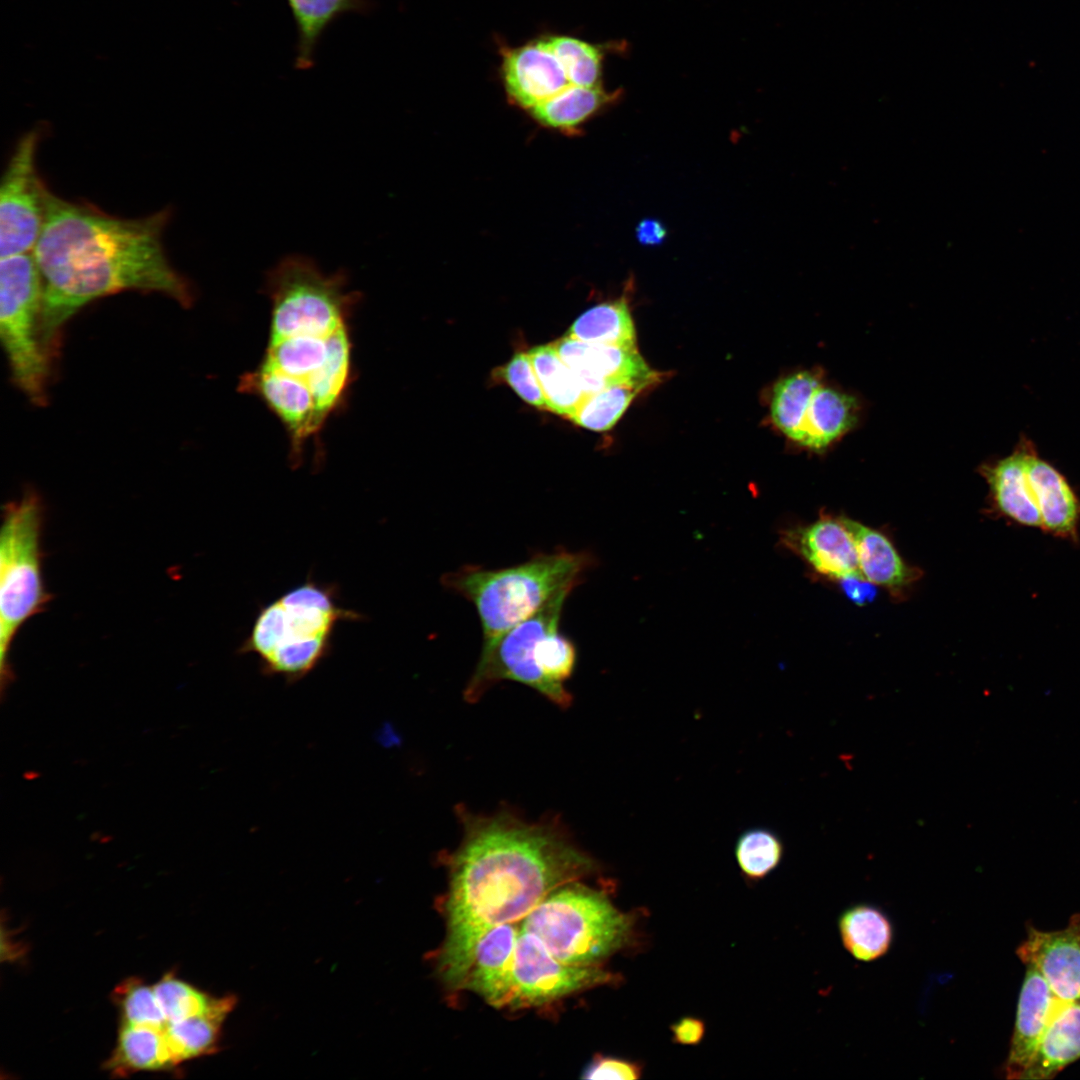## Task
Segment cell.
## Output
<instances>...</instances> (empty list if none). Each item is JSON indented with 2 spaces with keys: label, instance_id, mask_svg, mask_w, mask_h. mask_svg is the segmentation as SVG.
Masks as SVG:
<instances>
[{
  "label": "cell",
  "instance_id": "37",
  "mask_svg": "<svg viewBox=\"0 0 1080 1080\" xmlns=\"http://www.w3.org/2000/svg\"><path fill=\"white\" fill-rule=\"evenodd\" d=\"M496 378L507 383L526 403L546 409V401L529 354L516 353L509 362L495 370Z\"/></svg>",
  "mask_w": 1080,
  "mask_h": 1080
},
{
  "label": "cell",
  "instance_id": "11",
  "mask_svg": "<svg viewBox=\"0 0 1080 1080\" xmlns=\"http://www.w3.org/2000/svg\"><path fill=\"white\" fill-rule=\"evenodd\" d=\"M513 977L512 1009L542 1006L616 980L614 974L599 965L579 966L557 960L534 937L521 930Z\"/></svg>",
  "mask_w": 1080,
  "mask_h": 1080
},
{
  "label": "cell",
  "instance_id": "33",
  "mask_svg": "<svg viewBox=\"0 0 1080 1080\" xmlns=\"http://www.w3.org/2000/svg\"><path fill=\"white\" fill-rule=\"evenodd\" d=\"M783 852V843L778 835L761 827L741 833L735 845L738 867L743 876L751 881L761 880L775 870Z\"/></svg>",
  "mask_w": 1080,
  "mask_h": 1080
},
{
  "label": "cell",
  "instance_id": "6",
  "mask_svg": "<svg viewBox=\"0 0 1080 1080\" xmlns=\"http://www.w3.org/2000/svg\"><path fill=\"white\" fill-rule=\"evenodd\" d=\"M520 930L557 960L591 966L628 944L633 919L602 891L573 880L542 899L520 922Z\"/></svg>",
  "mask_w": 1080,
  "mask_h": 1080
},
{
  "label": "cell",
  "instance_id": "28",
  "mask_svg": "<svg viewBox=\"0 0 1080 1080\" xmlns=\"http://www.w3.org/2000/svg\"><path fill=\"white\" fill-rule=\"evenodd\" d=\"M621 94V89L607 92L602 86L570 84L553 97L531 108L530 112L546 127L570 131L605 106L614 103Z\"/></svg>",
  "mask_w": 1080,
  "mask_h": 1080
},
{
  "label": "cell",
  "instance_id": "2",
  "mask_svg": "<svg viewBox=\"0 0 1080 1080\" xmlns=\"http://www.w3.org/2000/svg\"><path fill=\"white\" fill-rule=\"evenodd\" d=\"M167 209L134 219L45 192V218L32 251L43 284L40 335L55 357L63 327L84 306L123 291L193 302L189 282L174 269L162 242Z\"/></svg>",
  "mask_w": 1080,
  "mask_h": 1080
},
{
  "label": "cell",
  "instance_id": "25",
  "mask_svg": "<svg viewBox=\"0 0 1080 1080\" xmlns=\"http://www.w3.org/2000/svg\"><path fill=\"white\" fill-rule=\"evenodd\" d=\"M235 1002L233 996L213 998L204 1012L167 1023L164 1033L177 1065L216 1051L222 1024Z\"/></svg>",
  "mask_w": 1080,
  "mask_h": 1080
},
{
  "label": "cell",
  "instance_id": "23",
  "mask_svg": "<svg viewBox=\"0 0 1080 1080\" xmlns=\"http://www.w3.org/2000/svg\"><path fill=\"white\" fill-rule=\"evenodd\" d=\"M1080 1058V1001L1058 1000L1049 1024L1020 1079L1053 1078Z\"/></svg>",
  "mask_w": 1080,
  "mask_h": 1080
},
{
  "label": "cell",
  "instance_id": "1",
  "mask_svg": "<svg viewBox=\"0 0 1080 1080\" xmlns=\"http://www.w3.org/2000/svg\"><path fill=\"white\" fill-rule=\"evenodd\" d=\"M463 836L447 854L446 936L437 971L460 990L473 951L491 928L521 922L551 891L599 870L558 817L527 821L511 808L490 814L456 807Z\"/></svg>",
  "mask_w": 1080,
  "mask_h": 1080
},
{
  "label": "cell",
  "instance_id": "9",
  "mask_svg": "<svg viewBox=\"0 0 1080 1080\" xmlns=\"http://www.w3.org/2000/svg\"><path fill=\"white\" fill-rule=\"evenodd\" d=\"M344 271L325 275L304 256L282 259L266 277L271 301L269 340L328 335L348 324L359 293L345 291Z\"/></svg>",
  "mask_w": 1080,
  "mask_h": 1080
},
{
  "label": "cell",
  "instance_id": "40",
  "mask_svg": "<svg viewBox=\"0 0 1080 1080\" xmlns=\"http://www.w3.org/2000/svg\"><path fill=\"white\" fill-rule=\"evenodd\" d=\"M841 589L847 598L857 605L871 602L876 595L875 584L862 576H850L839 580Z\"/></svg>",
  "mask_w": 1080,
  "mask_h": 1080
},
{
  "label": "cell",
  "instance_id": "12",
  "mask_svg": "<svg viewBox=\"0 0 1080 1080\" xmlns=\"http://www.w3.org/2000/svg\"><path fill=\"white\" fill-rule=\"evenodd\" d=\"M779 543L821 576L838 581L861 576L856 543L842 516L821 514L812 523L785 527Z\"/></svg>",
  "mask_w": 1080,
  "mask_h": 1080
},
{
  "label": "cell",
  "instance_id": "34",
  "mask_svg": "<svg viewBox=\"0 0 1080 1080\" xmlns=\"http://www.w3.org/2000/svg\"><path fill=\"white\" fill-rule=\"evenodd\" d=\"M547 40L570 84L601 86L603 54L599 47L570 36H553Z\"/></svg>",
  "mask_w": 1080,
  "mask_h": 1080
},
{
  "label": "cell",
  "instance_id": "5",
  "mask_svg": "<svg viewBox=\"0 0 1080 1080\" xmlns=\"http://www.w3.org/2000/svg\"><path fill=\"white\" fill-rule=\"evenodd\" d=\"M575 588H564L535 613L481 650L463 697L476 703L501 681L522 683L560 708L573 700L566 681L574 673L577 647L560 630L565 602Z\"/></svg>",
  "mask_w": 1080,
  "mask_h": 1080
},
{
  "label": "cell",
  "instance_id": "41",
  "mask_svg": "<svg viewBox=\"0 0 1080 1080\" xmlns=\"http://www.w3.org/2000/svg\"><path fill=\"white\" fill-rule=\"evenodd\" d=\"M636 239L644 246H659L667 237L666 226L654 218H645L636 226Z\"/></svg>",
  "mask_w": 1080,
  "mask_h": 1080
},
{
  "label": "cell",
  "instance_id": "3",
  "mask_svg": "<svg viewBox=\"0 0 1080 1080\" xmlns=\"http://www.w3.org/2000/svg\"><path fill=\"white\" fill-rule=\"evenodd\" d=\"M362 618L339 604L336 585L309 577L258 610L238 652L255 655L263 674L295 683L329 656L339 622Z\"/></svg>",
  "mask_w": 1080,
  "mask_h": 1080
},
{
  "label": "cell",
  "instance_id": "22",
  "mask_svg": "<svg viewBox=\"0 0 1080 1080\" xmlns=\"http://www.w3.org/2000/svg\"><path fill=\"white\" fill-rule=\"evenodd\" d=\"M1027 454L1015 451L992 465H984L981 473L1000 515L1022 526L1041 528L1040 511L1026 472Z\"/></svg>",
  "mask_w": 1080,
  "mask_h": 1080
},
{
  "label": "cell",
  "instance_id": "18",
  "mask_svg": "<svg viewBox=\"0 0 1080 1080\" xmlns=\"http://www.w3.org/2000/svg\"><path fill=\"white\" fill-rule=\"evenodd\" d=\"M1058 1000L1041 973L1027 965L1005 1065L1008 1078H1021L1049 1024Z\"/></svg>",
  "mask_w": 1080,
  "mask_h": 1080
},
{
  "label": "cell",
  "instance_id": "19",
  "mask_svg": "<svg viewBox=\"0 0 1080 1080\" xmlns=\"http://www.w3.org/2000/svg\"><path fill=\"white\" fill-rule=\"evenodd\" d=\"M861 410L854 394L825 377L809 402L798 445L814 453H825L856 427Z\"/></svg>",
  "mask_w": 1080,
  "mask_h": 1080
},
{
  "label": "cell",
  "instance_id": "21",
  "mask_svg": "<svg viewBox=\"0 0 1080 1080\" xmlns=\"http://www.w3.org/2000/svg\"><path fill=\"white\" fill-rule=\"evenodd\" d=\"M843 520L854 537L863 578L895 596L919 579L920 570L905 563L885 534L848 517Z\"/></svg>",
  "mask_w": 1080,
  "mask_h": 1080
},
{
  "label": "cell",
  "instance_id": "26",
  "mask_svg": "<svg viewBox=\"0 0 1080 1080\" xmlns=\"http://www.w3.org/2000/svg\"><path fill=\"white\" fill-rule=\"evenodd\" d=\"M296 29L295 67L306 70L313 66L317 43L337 17L345 13H367L369 0H287Z\"/></svg>",
  "mask_w": 1080,
  "mask_h": 1080
},
{
  "label": "cell",
  "instance_id": "17",
  "mask_svg": "<svg viewBox=\"0 0 1080 1080\" xmlns=\"http://www.w3.org/2000/svg\"><path fill=\"white\" fill-rule=\"evenodd\" d=\"M502 73L509 97L529 110L570 85L547 39L505 50Z\"/></svg>",
  "mask_w": 1080,
  "mask_h": 1080
},
{
  "label": "cell",
  "instance_id": "15",
  "mask_svg": "<svg viewBox=\"0 0 1080 1080\" xmlns=\"http://www.w3.org/2000/svg\"><path fill=\"white\" fill-rule=\"evenodd\" d=\"M1016 954L1041 973L1057 999L1080 1001V914L1060 930L1030 927Z\"/></svg>",
  "mask_w": 1080,
  "mask_h": 1080
},
{
  "label": "cell",
  "instance_id": "14",
  "mask_svg": "<svg viewBox=\"0 0 1080 1080\" xmlns=\"http://www.w3.org/2000/svg\"><path fill=\"white\" fill-rule=\"evenodd\" d=\"M239 388L258 396L285 426L291 458L301 457L305 442L320 432L313 395L306 385L277 370L259 364L241 376Z\"/></svg>",
  "mask_w": 1080,
  "mask_h": 1080
},
{
  "label": "cell",
  "instance_id": "38",
  "mask_svg": "<svg viewBox=\"0 0 1080 1080\" xmlns=\"http://www.w3.org/2000/svg\"><path fill=\"white\" fill-rule=\"evenodd\" d=\"M642 1065L638 1062L610 1055H595L585 1066L581 1077L584 1079L634 1080L642 1076Z\"/></svg>",
  "mask_w": 1080,
  "mask_h": 1080
},
{
  "label": "cell",
  "instance_id": "10",
  "mask_svg": "<svg viewBox=\"0 0 1080 1080\" xmlns=\"http://www.w3.org/2000/svg\"><path fill=\"white\" fill-rule=\"evenodd\" d=\"M39 134L25 133L17 142L0 185V256L32 252L45 218V192L36 169Z\"/></svg>",
  "mask_w": 1080,
  "mask_h": 1080
},
{
  "label": "cell",
  "instance_id": "27",
  "mask_svg": "<svg viewBox=\"0 0 1080 1080\" xmlns=\"http://www.w3.org/2000/svg\"><path fill=\"white\" fill-rule=\"evenodd\" d=\"M838 927L845 949L857 960L869 962L879 959L892 945V923L874 905L848 907L841 913Z\"/></svg>",
  "mask_w": 1080,
  "mask_h": 1080
},
{
  "label": "cell",
  "instance_id": "39",
  "mask_svg": "<svg viewBox=\"0 0 1080 1080\" xmlns=\"http://www.w3.org/2000/svg\"><path fill=\"white\" fill-rule=\"evenodd\" d=\"M672 1040L681 1045H697L705 1034L704 1022L696 1017L685 1016L670 1027Z\"/></svg>",
  "mask_w": 1080,
  "mask_h": 1080
},
{
  "label": "cell",
  "instance_id": "29",
  "mask_svg": "<svg viewBox=\"0 0 1080 1080\" xmlns=\"http://www.w3.org/2000/svg\"><path fill=\"white\" fill-rule=\"evenodd\" d=\"M527 353L542 388L546 409L570 418L586 395L579 379L553 343L536 346Z\"/></svg>",
  "mask_w": 1080,
  "mask_h": 1080
},
{
  "label": "cell",
  "instance_id": "4",
  "mask_svg": "<svg viewBox=\"0 0 1080 1080\" xmlns=\"http://www.w3.org/2000/svg\"><path fill=\"white\" fill-rule=\"evenodd\" d=\"M597 564L589 551L558 547L553 552H535L510 567L465 565L444 573L440 582L473 604L482 628L481 650H485L560 590L580 585L584 574Z\"/></svg>",
  "mask_w": 1080,
  "mask_h": 1080
},
{
  "label": "cell",
  "instance_id": "13",
  "mask_svg": "<svg viewBox=\"0 0 1080 1080\" xmlns=\"http://www.w3.org/2000/svg\"><path fill=\"white\" fill-rule=\"evenodd\" d=\"M563 361L579 379L586 394L620 383L648 387L658 375L636 347L593 344L568 335L553 343Z\"/></svg>",
  "mask_w": 1080,
  "mask_h": 1080
},
{
  "label": "cell",
  "instance_id": "30",
  "mask_svg": "<svg viewBox=\"0 0 1080 1080\" xmlns=\"http://www.w3.org/2000/svg\"><path fill=\"white\" fill-rule=\"evenodd\" d=\"M567 335L593 344L636 347L635 328L625 298L589 308L573 322Z\"/></svg>",
  "mask_w": 1080,
  "mask_h": 1080
},
{
  "label": "cell",
  "instance_id": "8",
  "mask_svg": "<svg viewBox=\"0 0 1080 1080\" xmlns=\"http://www.w3.org/2000/svg\"><path fill=\"white\" fill-rule=\"evenodd\" d=\"M43 284L33 253L1 258L0 337L14 384L35 405L47 402L51 358L40 335Z\"/></svg>",
  "mask_w": 1080,
  "mask_h": 1080
},
{
  "label": "cell",
  "instance_id": "16",
  "mask_svg": "<svg viewBox=\"0 0 1080 1080\" xmlns=\"http://www.w3.org/2000/svg\"><path fill=\"white\" fill-rule=\"evenodd\" d=\"M520 922L489 929L477 943L461 986L489 1005L509 1007L514 997L513 967Z\"/></svg>",
  "mask_w": 1080,
  "mask_h": 1080
},
{
  "label": "cell",
  "instance_id": "36",
  "mask_svg": "<svg viewBox=\"0 0 1080 1080\" xmlns=\"http://www.w3.org/2000/svg\"><path fill=\"white\" fill-rule=\"evenodd\" d=\"M153 989L167 1023L202 1013L213 1001L207 994L172 974L165 975L153 985Z\"/></svg>",
  "mask_w": 1080,
  "mask_h": 1080
},
{
  "label": "cell",
  "instance_id": "32",
  "mask_svg": "<svg viewBox=\"0 0 1080 1080\" xmlns=\"http://www.w3.org/2000/svg\"><path fill=\"white\" fill-rule=\"evenodd\" d=\"M646 387L636 383H620L586 394L573 415L575 424L595 432L612 428L635 396Z\"/></svg>",
  "mask_w": 1080,
  "mask_h": 1080
},
{
  "label": "cell",
  "instance_id": "31",
  "mask_svg": "<svg viewBox=\"0 0 1080 1080\" xmlns=\"http://www.w3.org/2000/svg\"><path fill=\"white\" fill-rule=\"evenodd\" d=\"M825 377L819 369L801 370L781 378L774 386L770 405L772 421L796 444L811 397Z\"/></svg>",
  "mask_w": 1080,
  "mask_h": 1080
},
{
  "label": "cell",
  "instance_id": "7",
  "mask_svg": "<svg viewBox=\"0 0 1080 1080\" xmlns=\"http://www.w3.org/2000/svg\"><path fill=\"white\" fill-rule=\"evenodd\" d=\"M45 507L39 494L26 490L3 507L0 530V680L1 690L13 680L9 662L21 627L43 612L52 596L42 573Z\"/></svg>",
  "mask_w": 1080,
  "mask_h": 1080
},
{
  "label": "cell",
  "instance_id": "24",
  "mask_svg": "<svg viewBox=\"0 0 1080 1080\" xmlns=\"http://www.w3.org/2000/svg\"><path fill=\"white\" fill-rule=\"evenodd\" d=\"M176 1066L164 1029L124 1023L120 1026L116 1047L105 1063V1069L118 1077Z\"/></svg>",
  "mask_w": 1080,
  "mask_h": 1080
},
{
  "label": "cell",
  "instance_id": "20",
  "mask_svg": "<svg viewBox=\"0 0 1080 1080\" xmlns=\"http://www.w3.org/2000/svg\"><path fill=\"white\" fill-rule=\"evenodd\" d=\"M1026 472L1040 511L1041 529L1056 537L1076 539L1080 501L1065 477L1031 453L1026 457Z\"/></svg>",
  "mask_w": 1080,
  "mask_h": 1080
},
{
  "label": "cell",
  "instance_id": "35",
  "mask_svg": "<svg viewBox=\"0 0 1080 1080\" xmlns=\"http://www.w3.org/2000/svg\"><path fill=\"white\" fill-rule=\"evenodd\" d=\"M113 999L120 1009L121 1023L162 1029L167 1025L153 986L135 977L118 985Z\"/></svg>",
  "mask_w": 1080,
  "mask_h": 1080
}]
</instances>
